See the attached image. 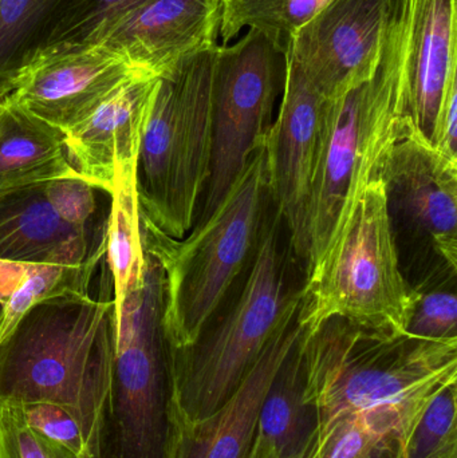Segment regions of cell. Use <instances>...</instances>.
<instances>
[{
  "mask_svg": "<svg viewBox=\"0 0 457 458\" xmlns=\"http://www.w3.org/2000/svg\"><path fill=\"white\" fill-rule=\"evenodd\" d=\"M80 176L66 133L13 102L0 105V191Z\"/></svg>",
  "mask_w": 457,
  "mask_h": 458,
  "instance_id": "cell-19",
  "label": "cell"
},
{
  "mask_svg": "<svg viewBox=\"0 0 457 458\" xmlns=\"http://www.w3.org/2000/svg\"><path fill=\"white\" fill-rule=\"evenodd\" d=\"M300 355L305 398L319 427L356 411L420 413L444 385L457 381V339L418 338L340 318L303 330Z\"/></svg>",
  "mask_w": 457,
  "mask_h": 458,
  "instance_id": "cell-2",
  "label": "cell"
},
{
  "mask_svg": "<svg viewBox=\"0 0 457 458\" xmlns=\"http://www.w3.org/2000/svg\"><path fill=\"white\" fill-rule=\"evenodd\" d=\"M405 458H457V381L429 401L410 430Z\"/></svg>",
  "mask_w": 457,
  "mask_h": 458,
  "instance_id": "cell-26",
  "label": "cell"
},
{
  "mask_svg": "<svg viewBox=\"0 0 457 458\" xmlns=\"http://www.w3.org/2000/svg\"><path fill=\"white\" fill-rule=\"evenodd\" d=\"M444 285L416 293L408 334L434 341L457 339L456 293Z\"/></svg>",
  "mask_w": 457,
  "mask_h": 458,
  "instance_id": "cell-27",
  "label": "cell"
},
{
  "mask_svg": "<svg viewBox=\"0 0 457 458\" xmlns=\"http://www.w3.org/2000/svg\"><path fill=\"white\" fill-rule=\"evenodd\" d=\"M298 312L266 347L243 384L211 416L199 421L172 422L168 458H246L260 411L274 378L302 335Z\"/></svg>",
  "mask_w": 457,
  "mask_h": 458,
  "instance_id": "cell-14",
  "label": "cell"
},
{
  "mask_svg": "<svg viewBox=\"0 0 457 458\" xmlns=\"http://www.w3.org/2000/svg\"><path fill=\"white\" fill-rule=\"evenodd\" d=\"M279 220L263 228L241 293L193 344L172 349L174 419L199 421L243 384L279 328L297 314L300 291L287 283Z\"/></svg>",
  "mask_w": 457,
  "mask_h": 458,
  "instance_id": "cell-4",
  "label": "cell"
},
{
  "mask_svg": "<svg viewBox=\"0 0 457 458\" xmlns=\"http://www.w3.org/2000/svg\"><path fill=\"white\" fill-rule=\"evenodd\" d=\"M61 0H0V102L47 47Z\"/></svg>",
  "mask_w": 457,
  "mask_h": 458,
  "instance_id": "cell-22",
  "label": "cell"
},
{
  "mask_svg": "<svg viewBox=\"0 0 457 458\" xmlns=\"http://www.w3.org/2000/svg\"><path fill=\"white\" fill-rule=\"evenodd\" d=\"M415 301L380 174L362 191L318 266L306 274L298 325L313 331L340 318L362 327L407 333Z\"/></svg>",
  "mask_w": 457,
  "mask_h": 458,
  "instance_id": "cell-7",
  "label": "cell"
},
{
  "mask_svg": "<svg viewBox=\"0 0 457 458\" xmlns=\"http://www.w3.org/2000/svg\"><path fill=\"white\" fill-rule=\"evenodd\" d=\"M300 338L268 390L246 458H317L319 417L305 398Z\"/></svg>",
  "mask_w": 457,
  "mask_h": 458,
  "instance_id": "cell-18",
  "label": "cell"
},
{
  "mask_svg": "<svg viewBox=\"0 0 457 458\" xmlns=\"http://www.w3.org/2000/svg\"><path fill=\"white\" fill-rule=\"evenodd\" d=\"M222 0H145L98 42L142 74L160 77L217 46Z\"/></svg>",
  "mask_w": 457,
  "mask_h": 458,
  "instance_id": "cell-13",
  "label": "cell"
},
{
  "mask_svg": "<svg viewBox=\"0 0 457 458\" xmlns=\"http://www.w3.org/2000/svg\"><path fill=\"white\" fill-rule=\"evenodd\" d=\"M156 82L157 77L137 74L67 131L70 163L99 191L110 195L117 174L137 166Z\"/></svg>",
  "mask_w": 457,
  "mask_h": 458,
  "instance_id": "cell-15",
  "label": "cell"
},
{
  "mask_svg": "<svg viewBox=\"0 0 457 458\" xmlns=\"http://www.w3.org/2000/svg\"><path fill=\"white\" fill-rule=\"evenodd\" d=\"M268 198L262 145L219 206L188 236H166L141 216L145 250L157 259L165 277L164 325L172 349L193 344L216 317L254 256Z\"/></svg>",
  "mask_w": 457,
  "mask_h": 458,
  "instance_id": "cell-3",
  "label": "cell"
},
{
  "mask_svg": "<svg viewBox=\"0 0 457 458\" xmlns=\"http://www.w3.org/2000/svg\"><path fill=\"white\" fill-rule=\"evenodd\" d=\"M217 46L157 77L142 133L136 174L140 211L173 239L192 229L208 182Z\"/></svg>",
  "mask_w": 457,
  "mask_h": 458,
  "instance_id": "cell-6",
  "label": "cell"
},
{
  "mask_svg": "<svg viewBox=\"0 0 457 458\" xmlns=\"http://www.w3.org/2000/svg\"><path fill=\"white\" fill-rule=\"evenodd\" d=\"M0 105H2V102H0Z\"/></svg>",
  "mask_w": 457,
  "mask_h": 458,
  "instance_id": "cell-32",
  "label": "cell"
},
{
  "mask_svg": "<svg viewBox=\"0 0 457 458\" xmlns=\"http://www.w3.org/2000/svg\"><path fill=\"white\" fill-rule=\"evenodd\" d=\"M284 97L266 134L268 195L289 229L295 252L305 259L306 219L318 153L325 98L284 56Z\"/></svg>",
  "mask_w": 457,
  "mask_h": 458,
  "instance_id": "cell-12",
  "label": "cell"
},
{
  "mask_svg": "<svg viewBox=\"0 0 457 458\" xmlns=\"http://www.w3.org/2000/svg\"><path fill=\"white\" fill-rule=\"evenodd\" d=\"M0 458H78L35 432L18 408H0Z\"/></svg>",
  "mask_w": 457,
  "mask_h": 458,
  "instance_id": "cell-29",
  "label": "cell"
},
{
  "mask_svg": "<svg viewBox=\"0 0 457 458\" xmlns=\"http://www.w3.org/2000/svg\"><path fill=\"white\" fill-rule=\"evenodd\" d=\"M381 176L394 236L404 231L421 258L419 291L429 261L435 285L455 280L457 269V160L416 128L413 120L389 150Z\"/></svg>",
  "mask_w": 457,
  "mask_h": 458,
  "instance_id": "cell-9",
  "label": "cell"
},
{
  "mask_svg": "<svg viewBox=\"0 0 457 458\" xmlns=\"http://www.w3.org/2000/svg\"><path fill=\"white\" fill-rule=\"evenodd\" d=\"M147 252L144 275L117 311V342L91 458H168L173 422L165 277Z\"/></svg>",
  "mask_w": 457,
  "mask_h": 458,
  "instance_id": "cell-5",
  "label": "cell"
},
{
  "mask_svg": "<svg viewBox=\"0 0 457 458\" xmlns=\"http://www.w3.org/2000/svg\"><path fill=\"white\" fill-rule=\"evenodd\" d=\"M115 342L114 298L64 293L39 301L0 341V408L51 403L70 409L91 458Z\"/></svg>",
  "mask_w": 457,
  "mask_h": 458,
  "instance_id": "cell-1",
  "label": "cell"
},
{
  "mask_svg": "<svg viewBox=\"0 0 457 458\" xmlns=\"http://www.w3.org/2000/svg\"><path fill=\"white\" fill-rule=\"evenodd\" d=\"M26 266L0 260V301L5 303L11 293L21 284L24 277Z\"/></svg>",
  "mask_w": 457,
  "mask_h": 458,
  "instance_id": "cell-30",
  "label": "cell"
},
{
  "mask_svg": "<svg viewBox=\"0 0 457 458\" xmlns=\"http://www.w3.org/2000/svg\"><path fill=\"white\" fill-rule=\"evenodd\" d=\"M106 250V229L67 222L47 182L0 191V260L23 266H77Z\"/></svg>",
  "mask_w": 457,
  "mask_h": 458,
  "instance_id": "cell-16",
  "label": "cell"
},
{
  "mask_svg": "<svg viewBox=\"0 0 457 458\" xmlns=\"http://www.w3.org/2000/svg\"><path fill=\"white\" fill-rule=\"evenodd\" d=\"M145 0H61L47 47L94 45Z\"/></svg>",
  "mask_w": 457,
  "mask_h": 458,
  "instance_id": "cell-25",
  "label": "cell"
},
{
  "mask_svg": "<svg viewBox=\"0 0 457 458\" xmlns=\"http://www.w3.org/2000/svg\"><path fill=\"white\" fill-rule=\"evenodd\" d=\"M413 424L394 409L333 417L319 427L317 458H405Z\"/></svg>",
  "mask_w": 457,
  "mask_h": 458,
  "instance_id": "cell-20",
  "label": "cell"
},
{
  "mask_svg": "<svg viewBox=\"0 0 457 458\" xmlns=\"http://www.w3.org/2000/svg\"><path fill=\"white\" fill-rule=\"evenodd\" d=\"M284 55L260 32L217 46L212 74V150L200 219L219 206L265 142Z\"/></svg>",
  "mask_w": 457,
  "mask_h": 458,
  "instance_id": "cell-8",
  "label": "cell"
},
{
  "mask_svg": "<svg viewBox=\"0 0 457 458\" xmlns=\"http://www.w3.org/2000/svg\"><path fill=\"white\" fill-rule=\"evenodd\" d=\"M137 166L117 174L110 192L106 225V256L114 287L115 309L129 288L141 279L147 264L142 242L141 211L136 185Z\"/></svg>",
  "mask_w": 457,
  "mask_h": 458,
  "instance_id": "cell-21",
  "label": "cell"
},
{
  "mask_svg": "<svg viewBox=\"0 0 457 458\" xmlns=\"http://www.w3.org/2000/svg\"><path fill=\"white\" fill-rule=\"evenodd\" d=\"M18 409L35 432L78 458H90L88 436L70 409L51 403H27Z\"/></svg>",
  "mask_w": 457,
  "mask_h": 458,
  "instance_id": "cell-28",
  "label": "cell"
},
{
  "mask_svg": "<svg viewBox=\"0 0 457 458\" xmlns=\"http://www.w3.org/2000/svg\"><path fill=\"white\" fill-rule=\"evenodd\" d=\"M106 250L77 266H26L24 277L4 303L0 341L39 301L64 293H89L91 277Z\"/></svg>",
  "mask_w": 457,
  "mask_h": 458,
  "instance_id": "cell-24",
  "label": "cell"
},
{
  "mask_svg": "<svg viewBox=\"0 0 457 458\" xmlns=\"http://www.w3.org/2000/svg\"><path fill=\"white\" fill-rule=\"evenodd\" d=\"M3 314H4V303L0 301V326H2L3 322Z\"/></svg>",
  "mask_w": 457,
  "mask_h": 458,
  "instance_id": "cell-31",
  "label": "cell"
},
{
  "mask_svg": "<svg viewBox=\"0 0 457 458\" xmlns=\"http://www.w3.org/2000/svg\"><path fill=\"white\" fill-rule=\"evenodd\" d=\"M408 80L413 123L431 140L443 99L457 83L456 0H412Z\"/></svg>",
  "mask_w": 457,
  "mask_h": 458,
  "instance_id": "cell-17",
  "label": "cell"
},
{
  "mask_svg": "<svg viewBox=\"0 0 457 458\" xmlns=\"http://www.w3.org/2000/svg\"><path fill=\"white\" fill-rule=\"evenodd\" d=\"M392 0H327L286 55L324 98L369 80L380 61Z\"/></svg>",
  "mask_w": 457,
  "mask_h": 458,
  "instance_id": "cell-11",
  "label": "cell"
},
{
  "mask_svg": "<svg viewBox=\"0 0 457 458\" xmlns=\"http://www.w3.org/2000/svg\"><path fill=\"white\" fill-rule=\"evenodd\" d=\"M137 74L142 72L104 46H55L19 74L3 101L67 133Z\"/></svg>",
  "mask_w": 457,
  "mask_h": 458,
  "instance_id": "cell-10",
  "label": "cell"
},
{
  "mask_svg": "<svg viewBox=\"0 0 457 458\" xmlns=\"http://www.w3.org/2000/svg\"><path fill=\"white\" fill-rule=\"evenodd\" d=\"M327 0H222L219 37L228 45L241 30L260 32L286 55L297 32Z\"/></svg>",
  "mask_w": 457,
  "mask_h": 458,
  "instance_id": "cell-23",
  "label": "cell"
}]
</instances>
